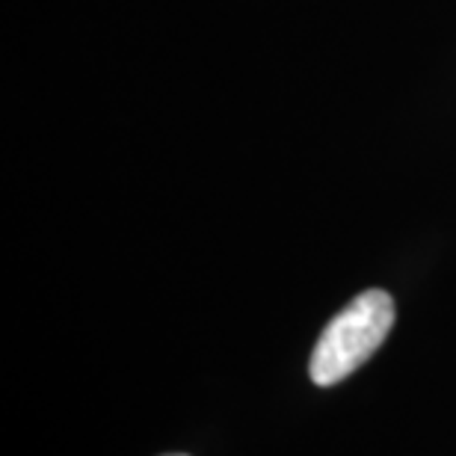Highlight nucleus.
Returning <instances> with one entry per match:
<instances>
[{"label":"nucleus","mask_w":456,"mask_h":456,"mask_svg":"<svg viewBox=\"0 0 456 456\" xmlns=\"http://www.w3.org/2000/svg\"><path fill=\"white\" fill-rule=\"evenodd\" d=\"M395 326V299L379 288L364 290L326 323L308 362L312 382L330 388L359 370Z\"/></svg>","instance_id":"f257e3e1"},{"label":"nucleus","mask_w":456,"mask_h":456,"mask_svg":"<svg viewBox=\"0 0 456 456\" xmlns=\"http://www.w3.org/2000/svg\"><path fill=\"white\" fill-rule=\"evenodd\" d=\"M167 456H187V453H167Z\"/></svg>","instance_id":"f03ea898"}]
</instances>
